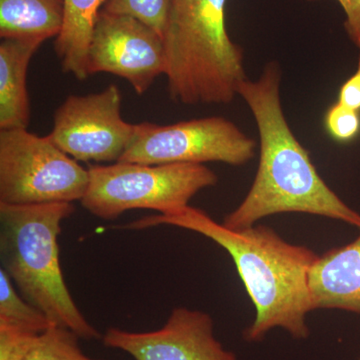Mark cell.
Wrapping results in <instances>:
<instances>
[{"label": "cell", "mask_w": 360, "mask_h": 360, "mask_svg": "<svg viewBox=\"0 0 360 360\" xmlns=\"http://www.w3.org/2000/svg\"><path fill=\"white\" fill-rule=\"evenodd\" d=\"M158 225L198 232L229 253L255 309V321L243 331L246 341H262L276 328L296 340L309 338L307 315L314 311L309 272L319 257L310 248L286 243L264 225L234 231L189 205L135 220L125 227L144 229Z\"/></svg>", "instance_id": "1"}, {"label": "cell", "mask_w": 360, "mask_h": 360, "mask_svg": "<svg viewBox=\"0 0 360 360\" xmlns=\"http://www.w3.org/2000/svg\"><path fill=\"white\" fill-rule=\"evenodd\" d=\"M281 66L271 61L257 80L246 78L239 86L238 96L257 122L259 161L245 200L222 224L240 231L266 217L302 212L340 220L360 229L359 213L324 182L309 151L291 130L281 105Z\"/></svg>", "instance_id": "2"}, {"label": "cell", "mask_w": 360, "mask_h": 360, "mask_svg": "<svg viewBox=\"0 0 360 360\" xmlns=\"http://www.w3.org/2000/svg\"><path fill=\"white\" fill-rule=\"evenodd\" d=\"M227 0H170L162 33L168 91L186 105L229 104L246 79L243 47L225 26Z\"/></svg>", "instance_id": "3"}, {"label": "cell", "mask_w": 360, "mask_h": 360, "mask_svg": "<svg viewBox=\"0 0 360 360\" xmlns=\"http://www.w3.org/2000/svg\"><path fill=\"white\" fill-rule=\"evenodd\" d=\"M73 212L71 202L0 203L1 269L21 295L54 324L82 340H101L103 335L73 300L61 269L58 238L63 222Z\"/></svg>", "instance_id": "4"}, {"label": "cell", "mask_w": 360, "mask_h": 360, "mask_svg": "<svg viewBox=\"0 0 360 360\" xmlns=\"http://www.w3.org/2000/svg\"><path fill=\"white\" fill-rule=\"evenodd\" d=\"M89 184L82 205L98 219L113 220L132 210L167 213L186 207L219 177L205 165H141L115 162L89 168Z\"/></svg>", "instance_id": "5"}, {"label": "cell", "mask_w": 360, "mask_h": 360, "mask_svg": "<svg viewBox=\"0 0 360 360\" xmlns=\"http://www.w3.org/2000/svg\"><path fill=\"white\" fill-rule=\"evenodd\" d=\"M89 169L47 136L0 130V203L32 205L82 201Z\"/></svg>", "instance_id": "6"}, {"label": "cell", "mask_w": 360, "mask_h": 360, "mask_svg": "<svg viewBox=\"0 0 360 360\" xmlns=\"http://www.w3.org/2000/svg\"><path fill=\"white\" fill-rule=\"evenodd\" d=\"M257 148L255 139L221 116L169 125L142 122L134 124V136L118 162L149 165L222 162L241 167L255 158Z\"/></svg>", "instance_id": "7"}, {"label": "cell", "mask_w": 360, "mask_h": 360, "mask_svg": "<svg viewBox=\"0 0 360 360\" xmlns=\"http://www.w3.org/2000/svg\"><path fill=\"white\" fill-rule=\"evenodd\" d=\"M117 85L87 96H70L54 113L49 139L77 161L118 162L134 136L122 120Z\"/></svg>", "instance_id": "8"}, {"label": "cell", "mask_w": 360, "mask_h": 360, "mask_svg": "<svg viewBox=\"0 0 360 360\" xmlns=\"http://www.w3.org/2000/svg\"><path fill=\"white\" fill-rule=\"evenodd\" d=\"M87 72L117 75L142 96L156 77L165 75L162 37L134 18L101 11L90 40Z\"/></svg>", "instance_id": "9"}, {"label": "cell", "mask_w": 360, "mask_h": 360, "mask_svg": "<svg viewBox=\"0 0 360 360\" xmlns=\"http://www.w3.org/2000/svg\"><path fill=\"white\" fill-rule=\"evenodd\" d=\"M101 340L106 347L127 352L135 360H238L215 338L212 316L186 307L172 310L165 326L156 330L108 328Z\"/></svg>", "instance_id": "10"}, {"label": "cell", "mask_w": 360, "mask_h": 360, "mask_svg": "<svg viewBox=\"0 0 360 360\" xmlns=\"http://www.w3.org/2000/svg\"><path fill=\"white\" fill-rule=\"evenodd\" d=\"M312 309L360 314V234L317 257L309 272Z\"/></svg>", "instance_id": "11"}, {"label": "cell", "mask_w": 360, "mask_h": 360, "mask_svg": "<svg viewBox=\"0 0 360 360\" xmlns=\"http://www.w3.org/2000/svg\"><path fill=\"white\" fill-rule=\"evenodd\" d=\"M44 41L2 39L0 44V130L27 129L30 103L26 75L33 54Z\"/></svg>", "instance_id": "12"}, {"label": "cell", "mask_w": 360, "mask_h": 360, "mask_svg": "<svg viewBox=\"0 0 360 360\" xmlns=\"http://www.w3.org/2000/svg\"><path fill=\"white\" fill-rule=\"evenodd\" d=\"M105 0H65L63 28L54 49L63 72L78 80L89 77L87 54L94 25Z\"/></svg>", "instance_id": "13"}, {"label": "cell", "mask_w": 360, "mask_h": 360, "mask_svg": "<svg viewBox=\"0 0 360 360\" xmlns=\"http://www.w3.org/2000/svg\"><path fill=\"white\" fill-rule=\"evenodd\" d=\"M65 0H0V37L41 41L58 37Z\"/></svg>", "instance_id": "14"}, {"label": "cell", "mask_w": 360, "mask_h": 360, "mask_svg": "<svg viewBox=\"0 0 360 360\" xmlns=\"http://www.w3.org/2000/svg\"><path fill=\"white\" fill-rule=\"evenodd\" d=\"M79 340L73 331L56 324L37 335L0 329V360H103L84 354Z\"/></svg>", "instance_id": "15"}, {"label": "cell", "mask_w": 360, "mask_h": 360, "mask_svg": "<svg viewBox=\"0 0 360 360\" xmlns=\"http://www.w3.org/2000/svg\"><path fill=\"white\" fill-rule=\"evenodd\" d=\"M52 326L53 322L41 310L18 293L6 270L0 269V329L37 335Z\"/></svg>", "instance_id": "16"}, {"label": "cell", "mask_w": 360, "mask_h": 360, "mask_svg": "<svg viewBox=\"0 0 360 360\" xmlns=\"http://www.w3.org/2000/svg\"><path fill=\"white\" fill-rule=\"evenodd\" d=\"M170 0H105L101 11L146 23L162 37Z\"/></svg>", "instance_id": "17"}, {"label": "cell", "mask_w": 360, "mask_h": 360, "mask_svg": "<svg viewBox=\"0 0 360 360\" xmlns=\"http://www.w3.org/2000/svg\"><path fill=\"white\" fill-rule=\"evenodd\" d=\"M324 127L335 141L341 143L352 141L360 134V111L348 108L338 101L326 111Z\"/></svg>", "instance_id": "18"}, {"label": "cell", "mask_w": 360, "mask_h": 360, "mask_svg": "<svg viewBox=\"0 0 360 360\" xmlns=\"http://www.w3.org/2000/svg\"><path fill=\"white\" fill-rule=\"evenodd\" d=\"M317 1V0H307ZM345 13V28L349 39L360 49V0H336Z\"/></svg>", "instance_id": "19"}, {"label": "cell", "mask_w": 360, "mask_h": 360, "mask_svg": "<svg viewBox=\"0 0 360 360\" xmlns=\"http://www.w3.org/2000/svg\"><path fill=\"white\" fill-rule=\"evenodd\" d=\"M338 103L352 110L360 111V58L354 75L340 86Z\"/></svg>", "instance_id": "20"}]
</instances>
